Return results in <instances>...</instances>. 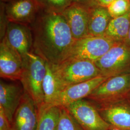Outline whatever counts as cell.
<instances>
[{
  "label": "cell",
  "instance_id": "obj_28",
  "mask_svg": "<svg viewBox=\"0 0 130 130\" xmlns=\"http://www.w3.org/2000/svg\"><path fill=\"white\" fill-rule=\"evenodd\" d=\"M108 130H130V129H122V128H116V127H111Z\"/></svg>",
  "mask_w": 130,
  "mask_h": 130
},
{
  "label": "cell",
  "instance_id": "obj_8",
  "mask_svg": "<svg viewBox=\"0 0 130 130\" xmlns=\"http://www.w3.org/2000/svg\"><path fill=\"white\" fill-rule=\"evenodd\" d=\"M107 79L100 75L87 81L70 86L62 90L49 107H66L85 99Z\"/></svg>",
  "mask_w": 130,
  "mask_h": 130
},
{
  "label": "cell",
  "instance_id": "obj_29",
  "mask_svg": "<svg viewBox=\"0 0 130 130\" xmlns=\"http://www.w3.org/2000/svg\"><path fill=\"white\" fill-rule=\"evenodd\" d=\"M126 99L128 100V101L130 103V92L129 93H128V94L127 95V97H126Z\"/></svg>",
  "mask_w": 130,
  "mask_h": 130
},
{
  "label": "cell",
  "instance_id": "obj_13",
  "mask_svg": "<svg viewBox=\"0 0 130 130\" xmlns=\"http://www.w3.org/2000/svg\"><path fill=\"white\" fill-rule=\"evenodd\" d=\"M4 38L19 53L22 60L32 51V33L29 25L9 22Z\"/></svg>",
  "mask_w": 130,
  "mask_h": 130
},
{
  "label": "cell",
  "instance_id": "obj_3",
  "mask_svg": "<svg viewBox=\"0 0 130 130\" xmlns=\"http://www.w3.org/2000/svg\"><path fill=\"white\" fill-rule=\"evenodd\" d=\"M52 65L62 91L71 85L101 75L95 63L91 61L67 60Z\"/></svg>",
  "mask_w": 130,
  "mask_h": 130
},
{
  "label": "cell",
  "instance_id": "obj_1",
  "mask_svg": "<svg viewBox=\"0 0 130 130\" xmlns=\"http://www.w3.org/2000/svg\"><path fill=\"white\" fill-rule=\"evenodd\" d=\"M30 26L34 53L52 64L65 60L75 40L62 13L42 8Z\"/></svg>",
  "mask_w": 130,
  "mask_h": 130
},
{
  "label": "cell",
  "instance_id": "obj_9",
  "mask_svg": "<svg viewBox=\"0 0 130 130\" xmlns=\"http://www.w3.org/2000/svg\"><path fill=\"white\" fill-rule=\"evenodd\" d=\"M5 5L9 22L29 26L42 9L37 0H8Z\"/></svg>",
  "mask_w": 130,
  "mask_h": 130
},
{
  "label": "cell",
  "instance_id": "obj_11",
  "mask_svg": "<svg viewBox=\"0 0 130 130\" xmlns=\"http://www.w3.org/2000/svg\"><path fill=\"white\" fill-rule=\"evenodd\" d=\"M39 108L24 92L11 122L12 130H36L39 121Z\"/></svg>",
  "mask_w": 130,
  "mask_h": 130
},
{
  "label": "cell",
  "instance_id": "obj_2",
  "mask_svg": "<svg viewBox=\"0 0 130 130\" xmlns=\"http://www.w3.org/2000/svg\"><path fill=\"white\" fill-rule=\"evenodd\" d=\"M23 69L20 82L24 92L31 98L39 109L44 104L43 82L46 61L32 51L23 59Z\"/></svg>",
  "mask_w": 130,
  "mask_h": 130
},
{
  "label": "cell",
  "instance_id": "obj_25",
  "mask_svg": "<svg viewBox=\"0 0 130 130\" xmlns=\"http://www.w3.org/2000/svg\"><path fill=\"white\" fill-rule=\"evenodd\" d=\"M71 1L72 3L84 5L88 7H90L96 4L94 0H71Z\"/></svg>",
  "mask_w": 130,
  "mask_h": 130
},
{
  "label": "cell",
  "instance_id": "obj_10",
  "mask_svg": "<svg viewBox=\"0 0 130 130\" xmlns=\"http://www.w3.org/2000/svg\"><path fill=\"white\" fill-rule=\"evenodd\" d=\"M23 62L19 53L4 38L0 43V76L12 81L20 80Z\"/></svg>",
  "mask_w": 130,
  "mask_h": 130
},
{
  "label": "cell",
  "instance_id": "obj_18",
  "mask_svg": "<svg viewBox=\"0 0 130 130\" xmlns=\"http://www.w3.org/2000/svg\"><path fill=\"white\" fill-rule=\"evenodd\" d=\"M43 92L45 105L49 106L54 102L62 91L59 83L55 74L53 65L46 61V73L43 82Z\"/></svg>",
  "mask_w": 130,
  "mask_h": 130
},
{
  "label": "cell",
  "instance_id": "obj_20",
  "mask_svg": "<svg viewBox=\"0 0 130 130\" xmlns=\"http://www.w3.org/2000/svg\"><path fill=\"white\" fill-rule=\"evenodd\" d=\"M59 107L56 130H84L66 107Z\"/></svg>",
  "mask_w": 130,
  "mask_h": 130
},
{
  "label": "cell",
  "instance_id": "obj_24",
  "mask_svg": "<svg viewBox=\"0 0 130 130\" xmlns=\"http://www.w3.org/2000/svg\"><path fill=\"white\" fill-rule=\"evenodd\" d=\"M0 130H12L11 124L1 107H0Z\"/></svg>",
  "mask_w": 130,
  "mask_h": 130
},
{
  "label": "cell",
  "instance_id": "obj_16",
  "mask_svg": "<svg viewBox=\"0 0 130 130\" xmlns=\"http://www.w3.org/2000/svg\"><path fill=\"white\" fill-rule=\"evenodd\" d=\"M112 19L107 7L93 5L89 7V34L92 36H105Z\"/></svg>",
  "mask_w": 130,
  "mask_h": 130
},
{
  "label": "cell",
  "instance_id": "obj_30",
  "mask_svg": "<svg viewBox=\"0 0 130 130\" xmlns=\"http://www.w3.org/2000/svg\"><path fill=\"white\" fill-rule=\"evenodd\" d=\"M8 0H1V2H3V3H6L7 2Z\"/></svg>",
  "mask_w": 130,
  "mask_h": 130
},
{
  "label": "cell",
  "instance_id": "obj_5",
  "mask_svg": "<svg viewBox=\"0 0 130 130\" xmlns=\"http://www.w3.org/2000/svg\"><path fill=\"white\" fill-rule=\"evenodd\" d=\"M130 92V74L110 77L100 84L86 99L101 106L126 98Z\"/></svg>",
  "mask_w": 130,
  "mask_h": 130
},
{
  "label": "cell",
  "instance_id": "obj_22",
  "mask_svg": "<svg viewBox=\"0 0 130 130\" xmlns=\"http://www.w3.org/2000/svg\"><path fill=\"white\" fill-rule=\"evenodd\" d=\"M112 18L126 14L130 10V0H114L107 7Z\"/></svg>",
  "mask_w": 130,
  "mask_h": 130
},
{
  "label": "cell",
  "instance_id": "obj_17",
  "mask_svg": "<svg viewBox=\"0 0 130 130\" xmlns=\"http://www.w3.org/2000/svg\"><path fill=\"white\" fill-rule=\"evenodd\" d=\"M130 27V10L123 15L111 19L105 36L116 42H124Z\"/></svg>",
  "mask_w": 130,
  "mask_h": 130
},
{
  "label": "cell",
  "instance_id": "obj_7",
  "mask_svg": "<svg viewBox=\"0 0 130 130\" xmlns=\"http://www.w3.org/2000/svg\"><path fill=\"white\" fill-rule=\"evenodd\" d=\"M66 107L84 130H108L112 127L104 120L96 106L86 99Z\"/></svg>",
  "mask_w": 130,
  "mask_h": 130
},
{
  "label": "cell",
  "instance_id": "obj_15",
  "mask_svg": "<svg viewBox=\"0 0 130 130\" xmlns=\"http://www.w3.org/2000/svg\"><path fill=\"white\" fill-rule=\"evenodd\" d=\"M24 93L22 84L7 83L1 80L0 107L5 111L10 123Z\"/></svg>",
  "mask_w": 130,
  "mask_h": 130
},
{
  "label": "cell",
  "instance_id": "obj_26",
  "mask_svg": "<svg viewBox=\"0 0 130 130\" xmlns=\"http://www.w3.org/2000/svg\"><path fill=\"white\" fill-rule=\"evenodd\" d=\"M114 0H94L95 3L97 5L103 7H107Z\"/></svg>",
  "mask_w": 130,
  "mask_h": 130
},
{
  "label": "cell",
  "instance_id": "obj_23",
  "mask_svg": "<svg viewBox=\"0 0 130 130\" xmlns=\"http://www.w3.org/2000/svg\"><path fill=\"white\" fill-rule=\"evenodd\" d=\"M1 25H0V35L1 41L5 37V33L9 21L5 11V3L1 2Z\"/></svg>",
  "mask_w": 130,
  "mask_h": 130
},
{
  "label": "cell",
  "instance_id": "obj_6",
  "mask_svg": "<svg viewBox=\"0 0 130 130\" xmlns=\"http://www.w3.org/2000/svg\"><path fill=\"white\" fill-rule=\"evenodd\" d=\"M94 63L101 75L107 78L130 74V46L124 42H116Z\"/></svg>",
  "mask_w": 130,
  "mask_h": 130
},
{
  "label": "cell",
  "instance_id": "obj_27",
  "mask_svg": "<svg viewBox=\"0 0 130 130\" xmlns=\"http://www.w3.org/2000/svg\"><path fill=\"white\" fill-rule=\"evenodd\" d=\"M124 43H125L127 45H128V46H130V29L129 30V32L128 33L127 38L125 40V41L124 42Z\"/></svg>",
  "mask_w": 130,
  "mask_h": 130
},
{
  "label": "cell",
  "instance_id": "obj_21",
  "mask_svg": "<svg viewBox=\"0 0 130 130\" xmlns=\"http://www.w3.org/2000/svg\"><path fill=\"white\" fill-rule=\"evenodd\" d=\"M42 8L61 13L72 4L71 0H37Z\"/></svg>",
  "mask_w": 130,
  "mask_h": 130
},
{
  "label": "cell",
  "instance_id": "obj_19",
  "mask_svg": "<svg viewBox=\"0 0 130 130\" xmlns=\"http://www.w3.org/2000/svg\"><path fill=\"white\" fill-rule=\"evenodd\" d=\"M39 121L36 130H56L59 115V107L45 105L39 109Z\"/></svg>",
  "mask_w": 130,
  "mask_h": 130
},
{
  "label": "cell",
  "instance_id": "obj_14",
  "mask_svg": "<svg viewBox=\"0 0 130 130\" xmlns=\"http://www.w3.org/2000/svg\"><path fill=\"white\" fill-rule=\"evenodd\" d=\"M89 7L72 3L61 13L69 25L74 40L87 37L89 34Z\"/></svg>",
  "mask_w": 130,
  "mask_h": 130
},
{
  "label": "cell",
  "instance_id": "obj_4",
  "mask_svg": "<svg viewBox=\"0 0 130 130\" xmlns=\"http://www.w3.org/2000/svg\"><path fill=\"white\" fill-rule=\"evenodd\" d=\"M116 43L105 35H89L79 40H75L64 61L84 60L95 62Z\"/></svg>",
  "mask_w": 130,
  "mask_h": 130
},
{
  "label": "cell",
  "instance_id": "obj_12",
  "mask_svg": "<svg viewBox=\"0 0 130 130\" xmlns=\"http://www.w3.org/2000/svg\"><path fill=\"white\" fill-rule=\"evenodd\" d=\"M95 106L104 120L112 127L130 129V103L126 98L106 105Z\"/></svg>",
  "mask_w": 130,
  "mask_h": 130
}]
</instances>
